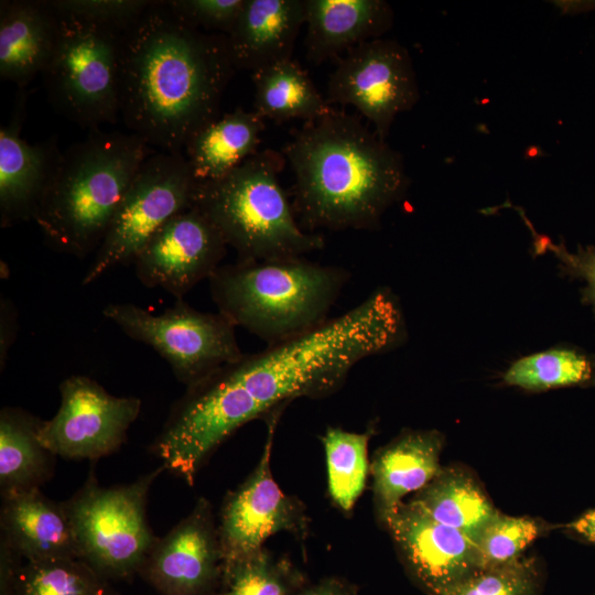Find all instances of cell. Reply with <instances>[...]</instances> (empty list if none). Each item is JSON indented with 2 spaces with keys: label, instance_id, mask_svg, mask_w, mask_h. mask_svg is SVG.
Instances as JSON below:
<instances>
[{
  "label": "cell",
  "instance_id": "6da1fadb",
  "mask_svg": "<svg viewBox=\"0 0 595 595\" xmlns=\"http://www.w3.org/2000/svg\"><path fill=\"white\" fill-rule=\"evenodd\" d=\"M235 66L227 36L178 19L165 1L150 7L121 32L119 111L149 147L184 151L191 138L219 116Z\"/></svg>",
  "mask_w": 595,
  "mask_h": 595
},
{
  "label": "cell",
  "instance_id": "7a4b0ae2",
  "mask_svg": "<svg viewBox=\"0 0 595 595\" xmlns=\"http://www.w3.org/2000/svg\"><path fill=\"white\" fill-rule=\"evenodd\" d=\"M293 208L307 230H375L410 180L402 155L355 116L331 109L283 149Z\"/></svg>",
  "mask_w": 595,
  "mask_h": 595
},
{
  "label": "cell",
  "instance_id": "3957f363",
  "mask_svg": "<svg viewBox=\"0 0 595 595\" xmlns=\"http://www.w3.org/2000/svg\"><path fill=\"white\" fill-rule=\"evenodd\" d=\"M153 153L134 133L91 129L62 152L33 220L53 249L96 251L132 178Z\"/></svg>",
  "mask_w": 595,
  "mask_h": 595
},
{
  "label": "cell",
  "instance_id": "277c9868",
  "mask_svg": "<svg viewBox=\"0 0 595 595\" xmlns=\"http://www.w3.org/2000/svg\"><path fill=\"white\" fill-rule=\"evenodd\" d=\"M349 278L344 268L295 257L238 260L220 266L208 282L219 313L273 345L327 321Z\"/></svg>",
  "mask_w": 595,
  "mask_h": 595
},
{
  "label": "cell",
  "instance_id": "5b68a950",
  "mask_svg": "<svg viewBox=\"0 0 595 595\" xmlns=\"http://www.w3.org/2000/svg\"><path fill=\"white\" fill-rule=\"evenodd\" d=\"M284 163L283 154L266 149L223 177L197 183L194 206L236 250L238 260L303 257L325 246L322 236L296 221L279 178Z\"/></svg>",
  "mask_w": 595,
  "mask_h": 595
},
{
  "label": "cell",
  "instance_id": "8992f818",
  "mask_svg": "<svg viewBox=\"0 0 595 595\" xmlns=\"http://www.w3.org/2000/svg\"><path fill=\"white\" fill-rule=\"evenodd\" d=\"M165 470L161 465L137 480L101 486L90 472L83 486L67 500L78 544L79 559L109 581L138 575L156 538L148 522L150 488Z\"/></svg>",
  "mask_w": 595,
  "mask_h": 595
},
{
  "label": "cell",
  "instance_id": "52a82bcc",
  "mask_svg": "<svg viewBox=\"0 0 595 595\" xmlns=\"http://www.w3.org/2000/svg\"><path fill=\"white\" fill-rule=\"evenodd\" d=\"M56 43L43 78L53 107L91 129L119 119L122 30L58 12Z\"/></svg>",
  "mask_w": 595,
  "mask_h": 595
},
{
  "label": "cell",
  "instance_id": "ba28073f",
  "mask_svg": "<svg viewBox=\"0 0 595 595\" xmlns=\"http://www.w3.org/2000/svg\"><path fill=\"white\" fill-rule=\"evenodd\" d=\"M196 188L183 153H151L127 188L82 284H91L112 268L133 262L155 231L194 206Z\"/></svg>",
  "mask_w": 595,
  "mask_h": 595
},
{
  "label": "cell",
  "instance_id": "9c48e42d",
  "mask_svg": "<svg viewBox=\"0 0 595 595\" xmlns=\"http://www.w3.org/2000/svg\"><path fill=\"white\" fill-rule=\"evenodd\" d=\"M102 314L158 351L186 388L244 355L236 326L225 315L198 311L183 300L156 315L132 303H109Z\"/></svg>",
  "mask_w": 595,
  "mask_h": 595
},
{
  "label": "cell",
  "instance_id": "30bf717a",
  "mask_svg": "<svg viewBox=\"0 0 595 595\" xmlns=\"http://www.w3.org/2000/svg\"><path fill=\"white\" fill-rule=\"evenodd\" d=\"M283 410L267 416L268 435L256 467L223 500L217 530L224 573L260 551L277 533H290L301 542L307 538L310 518L304 502L285 494L271 470L273 434Z\"/></svg>",
  "mask_w": 595,
  "mask_h": 595
},
{
  "label": "cell",
  "instance_id": "8fae6325",
  "mask_svg": "<svg viewBox=\"0 0 595 595\" xmlns=\"http://www.w3.org/2000/svg\"><path fill=\"white\" fill-rule=\"evenodd\" d=\"M327 96L332 102L355 107L386 140L396 117L420 99L409 51L382 37L349 50L329 76Z\"/></svg>",
  "mask_w": 595,
  "mask_h": 595
},
{
  "label": "cell",
  "instance_id": "7c38bea8",
  "mask_svg": "<svg viewBox=\"0 0 595 595\" xmlns=\"http://www.w3.org/2000/svg\"><path fill=\"white\" fill-rule=\"evenodd\" d=\"M61 405L42 421L39 435L55 456L96 461L117 452L137 420L141 400L116 397L87 376H71L60 385Z\"/></svg>",
  "mask_w": 595,
  "mask_h": 595
},
{
  "label": "cell",
  "instance_id": "4fadbf2b",
  "mask_svg": "<svg viewBox=\"0 0 595 595\" xmlns=\"http://www.w3.org/2000/svg\"><path fill=\"white\" fill-rule=\"evenodd\" d=\"M223 573L213 506L201 497L166 534L156 538L138 575L159 595H215Z\"/></svg>",
  "mask_w": 595,
  "mask_h": 595
},
{
  "label": "cell",
  "instance_id": "5bb4252c",
  "mask_svg": "<svg viewBox=\"0 0 595 595\" xmlns=\"http://www.w3.org/2000/svg\"><path fill=\"white\" fill-rule=\"evenodd\" d=\"M410 580L425 595H451L482 569L476 542L409 500L386 526Z\"/></svg>",
  "mask_w": 595,
  "mask_h": 595
},
{
  "label": "cell",
  "instance_id": "9a60e30c",
  "mask_svg": "<svg viewBox=\"0 0 595 595\" xmlns=\"http://www.w3.org/2000/svg\"><path fill=\"white\" fill-rule=\"evenodd\" d=\"M227 244L215 225L195 206L175 215L147 241L133 264L147 288H160L183 300L209 279L226 256Z\"/></svg>",
  "mask_w": 595,
  "mask_h": 595
},
{
  "label": "cell",
  "instance_id": "2e32d148",
  "mask_svg": "<svg viewBox=\"0 0 595 595\" xmlns=\"http://www.w3.org/2000/svg\"><path fill=\"white\" fill-rule=\"evenodd\" d=\"M25 97L0 129V225L33 219L62 152L54 140L30 144L21 137Z\"/></svg>",
  "mask_w": 595,
  "mask_h": 595
},
{
  "label": "cell",
  "instance_id": "e0dca14e",
  "mask_svg": "<svg viewBox=\"0 0 595 595\" xmlns=\"http://www.w3.org/2000/svg\"><path fill=\"white\" fill-rule=\"evenodd\" d=\"M444 437L436 430H404L380 447L370 462L375 512L385 528L411 493H418L441 470Z\"/></svg>",
  "mask_w": 595,
  "mask_h": 595
},
{
  "label": "cell",
  "instance_id": "ac0fdd59",
  "mask_svg": "<svg viewBox=\"0 0 595 595\" xmlns=\"http://www.w3.org/2000/svg\"><path fill=\"white\" fill-rule=\"evenodd\" d=\"M0 536L25 561L79 559L65 502L47 498L41 489L2 498Z\"/></svg>",
  "mask_w": 595,
  "mask_h": 595
},
{
  "label": "cell",
  "instance_id": "d6986e66",
  "mask_svg": "<svg viewBox=\"0 0 595 595\" xmlns=\"http://www.w3.org/2000/svg\"><path fill=\"white\" fill-rule=\"evenodd\" d=\"M305 24L304 0H246L227 36L235 68L255 72L292 57Z\"/></svg>",
  "mask_w": 595,
  "mask_h": 595
},
{
  "label": "cell",
  "instance_id": "ffe728a7",
  "mask_svg": "<svg viewBox=\"0 0 595 595\" xmlns=\"http://www.w3.org/2000/svg\"><path fill=\"white\" fill-rule=\"evenodd\" d=\"M305 50L321 63L365 42L381 37L394 13L383 0H304Z\"/></svg>",
  "mask_w": 595,
  "mask_h": 595
},
{
  "label": "cell",
  "instance_id": "44dd1931",
  "mask_svg": "<svg viewBox=\"0 0 595 595\" xmlns=\"http://www.w3.org/2000/svg\"><path fill=\"white\" fill-rule=\"evenodd\" d=\"M58 13L46 1L0 2V78L20 87L43 74L56 43Z\"/></svg>",
  "mask_w": 595,
  "mask_h": 595
},
{
  "label": "cell",
  "instance_id": "7402d4cb",
  "mask_svg": "<svg viewBox=\"0 0 595 595\" xmlns=\"http://www.w3.org/2000/svg\"><path fill=\"white\" fill-rule=\"evenodd\" d=\"M264 119L256 110L237 108L199 129L184 152L197 183L228 174L258 152Z\"/></svg>",
  "mask_w": 595,
  "mask_h": 595
},
{
  "label": "cell",
  "instance_id": "603a6c76",
  "mask_svg": "<svg viewBox=\"0 0 595 595\" xmlns=\"http://www.w3.org/2000/svg\"><path fill=\"white\" fill-rule=\"evenodd\" d=\"M43 420L6 407L0 412V493L8 497L41 489L54 473L55 455L40 440Z\"/></svg>",
  "mask_w": 595,
  "mask_h": 595
},
{
  "label": "cell",
  "instance_id": "cb8c5ba5",
  "mask_svg": "<svg viewBox=\"0 0 595 595\" xmlns=\"http://www.w3.org/2000/svg\"><path fill=\"white\" fill-rule=\"evenodd\" d=\"M410 500L475 542L498 512L475 477L457 467H442Z\"/></svg>",
  "mask_w": 595,
  "mask_h": 595
},
{
  "label": "cell",
  "instance_id": "d4e9b609",
  "mask_svg": "<svg viewBox=\"0 0 595 595\" xmlns=\"http://www.w3.org/2000/svg\"><path fill=\"white\" fill-rule=\"evenodd\" d=\"M255 109L263 119L315 120L332 108L315 87L307 72L295 60L286 58L252 72Z\"/></svg>",
  "mask_w": 595,
  "mask_h": 595
},
{
  "label": "cell",
  "instance_id": "484cf974",
  "mask_svg": "<svg viewBox=\"0 0 595 595\" xmlns=\"http://www.w3.org/2000/svg\"><path fill=\"white\" fill-rule=\"evenodd\" d=\"M507 386L526 391L595 386V356L574 345H559L513 361L502 375Z\"/></svg>",
  "mask_w": 595,
  "mask_h": 595
},
{
  "label": "cell",
  "instance_id": "4316f807",
  "mask_svg": "<svg viewBox=\"0 0 595 595\" xmlns=\"http://www.w3.org/2000/svg\"><path fill=\"white\" fill-rule=\"evenodd\" d=\"M374 431L372 426L363 433L329 426L321 436L328 495L332 502L346 515L354 510L370 474L368 445Z\"/></svg>",
  "mask_w": 595,
  "mask_h": 595
},
{
  "label": "cell",
  "instance_id": "83f0119b",
  "mask_svg": "<svg viewBox=\"0 0 595 595\" xmlns=\"http://www.w3.org/2000/svg\"><path fill=\"white\" fill-rule=\"evenodd\" d=\"M17 595H119L105 578L80 559L25 561Z\"/></svg>",
  "mask_w": 595,
  "mask_h": 595
},
{
  "label": "cell",
  "instance_id": "f1b7e54d",
  "mask_svg": "<svg viewBox=\"0 0 595 595\" xmlns=\"http://www.w3.org/2000/svg\"><path fill=\"white\" fill-rule=\"evenodd\" d=\"M307 582L292 561L262 548L225 572L215 595H295Z\"/></svg>",
  "mask_w": 595,
  "mask_h": 595
},
{
  "label": "cell",
  "instance_id": "f546056e",
  "mask_svg": "<svg viewBox=\"0 0 595 595\" xmlns=\"http://www.w3.org/2000/svg\"><path fill=\"white\" fill-rule=\"evenodd\" d=\"M543 572L537 558L519 559L482 567L451 595H541Z\"/></svg>",
  "mask_w": 595,
  "mask_h": 595
},
{
  "label": "cell",
  "instance_id": "4dcf8cb0",
  "mask_svg": "<svg viewBox=\"0 0 595 595\" xmlns=\"http://www.w3.org/2000/svg\"><path fill=\"white\" fill-rule=\"evenodd\" d=\"M541 529L533 518L512 517L498 511L476 540L480 566H497L519 559L539 537Z\"/></svg>",
  "mask_w": 595,
  "mask_h": 595
},
{
  "label": "cell",
  "instance_id": "1f68e13d",
  "mask_svg": "<svg viewBox=\"0 0 595 595\" xmlns=\"http://www.w3.org/2000/svg\"><path fill=\"white\" fill-rule=\"evenodd\" d=\"M533 237L536 252L551 253L558 260L563 275L585 283L581 290V300L595 315V246L578 245L575 251H571L562 241L555 244L549 237L541 235H533Z\"/></svg>",
  "mask_w": 595,
  "mask_h": 595
},
{
  "label": "cell",
  "instance_id": "d6a6232c",
  "mask_svg": "<svg viewBox=\"0 0 595 595\" xmlns=\"http://www.w3.org/2000/svg\"><path fill=\"white\" fill-rule=\"evenodd\" d=\"M246 0H169L170 10L185 23L209 33L228 35Z\"/></svg>",
  "mask_w": 595,
  "mask_h": 595
},
{
  "label": "cell",
  "instance_id": "836d02e7",
  "mask_svg": "<svg viewBox=\"0 0 595 595\" xmlns=\"http://www.w3.org/2000/svg\"><path fill=\"white\" fill-rule=\"evenodd\" d=\"M58 12L125 30L152 3L149 0H50Z\"/></svg>",
  "mask_w": 595,
  "mask_h": 595
},
{
  "label": "cell",
  "instance_id": "e575fe53",
  "mask_svg": "<svg viewBox=\"0 0 595 595\" xmlns=\"http://www.w3.org/2000/svg\"><path fill=\"white\" fill-rule=\"evenodd\" d=\"M25 560L0 536V595H17L21 569Z\"/></svg>",
  "mask_w": 595,
  "mask_h": 595
},
{
  "label": "cell",
  "instance_id": "d590c367",
  "mask_svg": "<svg viewBox=\"0 0 595 595\" xmlns=\"http://www.w3.org/2000/svg\"><path fill=\"white\" fill-rule=\"evenodd\" d=\"M295 595H358V587L340 576L307 582Z\"/></svg>",
  "mask_w": 595,
  "mask_h": 595
},
{
  "label": "cell",
  "instance_id": "8d00e7d4",
  "mask_svg": "<svg viewBox=\"0 0 595 595\" xmlns=\"http://www.w3.org/2000/svg\"><path fill=\"white\" fill-rule=\"evenodd\" d=\"M14 306L7 300L1 299V337H0V360L1 368L7 359L9 347L13 340L15 325Z\"/></svg>",
  "mask_w": 595,
  "mask_h": 595
},
{
  "label": "cell",
  "instance_id": "74e56055",
  "mask_svg": "<svg viewBox=\"0 0 595 595\" xmlns=\"http://www.w3.org/2000/svg\"><path fill=\"white\" fill-rule=\"evenodd\" d=\"M567 529L581 540L595 544V509H589L567 524Z\"/></svg>",
  "mask_w": 595,
  "mask_h": 595
}]
</instances>
